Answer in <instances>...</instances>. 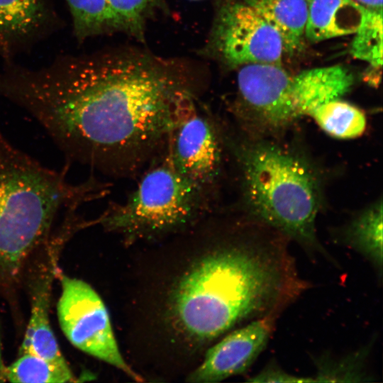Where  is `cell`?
Wrapping results in <instances>:
<instances>
[{"label":"cell","mask_w":383,"mask_h":383,"mask_svg":"<svg viewBox=\"0 0 383 383\" xmlns=\"http://www.w3.org/2000/svg\"><path fill=\"white\" fill-rule=\"evenodd\" d=\"M3 360H2V352H1V337H0V372L4 367Z\"/></svg>","instance_id":"24"},{"label":"cell","mask_w":383,"mask_h":383,"mask_svg":"<svg viewBox=\"0 0 383 383\" xmlns=\"http://www.w3.org/2000/svg\"><path fill=\"white\" fill-rule=\"evenodd\" d=\"M183 65L140 51L63 54L0 74V97L29 113L72 161L135 164L167 140L194 101Z\"/></svg>","instance_id":"1"},{"label":"cell","mask_w":383,"mask_h":383,"mask_svg":"<svg viewBox=\"0 0 383 383\" xmlns=\"http://www.w3.org/2000/svg\"><path fill=\"white\" fill-rule=\"evenodd\" d=\"M106 183H71L67 169L48 168L13 145L0 130V296L11 298L60 214L100 199Z\"/></svg>","instance_id":"3"},{"label":"cell","mask_w":383,"mask_h":383,"mask_svg":"<svg viewBox=\"0 0 383 383\" xmlns=\"http://www.w3.org/2000/svg\"><path fill=\"white\" fill-rule=\"evenodd\" d=\"M243 204L250 219L296 241L310 255L331 258L318 239L321 182L309 160L270 139L234 144Z\"/></svg>","instance_id":"4"},{"label":"cell","mask_w":383,"mask_h":383,"mask_svg":"<svg viewBox=\"0 0 383 383\" xmlns=\"http://www.w3.org/2000/svg\"><path fill=\"white\" fill-rule=\"evenodd\" d=\"M365 7L377 11H382V0H355Z\"/></svg>","instance_id":"23"},{"label":"cell","mask_w":383,"mask_h":383,"mask_svg":"<svg viewBox=\"0 0 383 383\" xmlns=\"http://www.w3.org/2000/svg\"><path fill=\"white\" fill-rule=\"evenodd\" d=\"M204 53L229 67L280 65L284 54L276 29L244 1H235L218 9Z\"/></svg>","instance_id":"6"},{"label":"cell","mask_w":383,"mask_h":383,"mask_svg":"<svg viewBox=\"0 0 383 383\" xmlns=\"http://www.w3.org/2000/svg\"><path fill=\"white\" fill-rule=\"evenodd\" d=\"M308 16L305 38L318 43L354 34L362 23L366 7L355 0H306Z\"/></svg>","instance_id":"13"},{"label":"cell","mask_w":383,"mask_h":383,"mask_svg":"<svg viewBox=\"0 0 383 383\" xmlns=\"http://www.w3.org/2000/svg\"><path fill=\"white\" fill-rule=\"evenodd\" d=\"M72 21V32L78 43L116 31L109 0H65Z\"/></svg>","instance_id":"17"},{"label":"cell","mask_w":383,"mask_h":383,"mask_svg":"<svg viewBox=\"0 0 383 383\" xmlns=\"http://www.w3.org/2000/svg\"><path fill=\"white\" fill-rule=\"evenodd\" d=\"M62 26L54 0H0L2 61L16 60Z\"/></svg>","instance_id":"11"},{"label":"cell","mask_w":383,"mask_h":383,"mask_svg":"<svg viewBox=\"0 0 383 383\" xmlns=\"http://www.w3.org/2000/svg\"><path fill=\"white\" fill-rule=\"evenodd\" d=\"M251 382H314L311 377H301L285 372L271 362L248 380Z\"/></svg>","instance_id":"22"},{"label":"cell","mask_w":383,"mask_h":383,"mask_svg":"<svg viewBox=\"0 0 383 383\" xmlns=\"http://www.w3.org/2000/svg\"><path fill=\"white\" fill-rule=\"evenodd\" d=\"M169 154L177 171L202 190L217 179L221 163L218 134L208 118L187 109L169 140Z\"/></svg>","instance_id":"9"},{"label":"cell","mask_w":383,"mask_h":383,"mask_svg":"<svg viewBox=\"0 0 383 383\" xmlns=\"http://www.w3.org/2000/svg\"><path fill=\"white\" fill-rule=\"evenodd\" d=\"M279 316L267 314L229 333L208 350L187 381L213 383L245 372L265 349Z\"/></svg>","instance_id":"10"},{"label":"cell","mask_w":383,"mask_h":383,"mask_svg":"<svg viewBox=\"0 0 383 383\" xmlns=\"http://www.w3.org/2000/svg\"><path fill=\"white\" fill-rule=\"evenodd\" d=\"M329 135L338 139H354L362 135L367 126L365 113L341 99L317 107L310 116Z\"/></svg>","instance_id":"16"},{"label":"cell","mask_w":383,"mask_h":383,"mask_svg":"<svg viewBox=\"0 0 383 383\" xmlns=\"http://www.w3.org/2000/svg\"><path fill=\"white\" fill-rule=\"evenodd\" d=\"M62 292L57 306L60 328L79 350L121 370L134 380L142 378L123 357L109 313L96 292L87 282L59 273Z\"/></svg>","instance_id":"7"},{"label":"cell","mask_w":383,"mask_h":383,"mask_svg":"<svg viewBox=\"0 0 383 383\" xmlns=\"http://www.w3.org/2000/svg\"><path fill=\"white\" fill-rule=\"evenodd\" d=\"M289 241L251 219L216 239L171 284L165 316L172 332L200 345L240 323L281 314L311 287Z\"/></svg>","instance_id":"2"},{"label":"cell","mask_w":383,"mask_h":383,"mask_svg":"<svg viewBox=\"0 0 383 383\" xmlns=\"http://www.w3.org/2000/svg\"><path fill=\"white\" fill-rule=\"evenodd\" d=\"M279 33L284 52L298 53L304 48L308 10L306 0H243Z\"/></svg>","instance_id":"14"},{"label":"cell","mask_w":383,"mask_h":383,"mask_svg":"<svg viewBox=\"0 0 383 383\" xmlns=\"http://www.w3.org/2000/svg\"><path fill=\"white\" fill-rule=\"evenodd\" d=\"M354 84L353 73L341 65L316 67L287 74L285 96L296 120L310 114L319 106L341 99Z\"/></svg>","instance_id":"12"},{"label":"cell","mask_w":383,"mask_h":383,"mask_svg":"<svg viewBox=\"0 0 383 383\" xmlns=\"http://www.w3.org/2000/svg\"><path fill=\"white\" fill-rule=\"evenodd\" d=\"M203 194L177 171L168 152L164 162L143 175L126 201L111 205L94 223L127 239L167 233L197 217Z\"/></svg>","instance_id":"5"},{"label":"cell","mask_w":383,"mask_h":383,"mask_svg":"<svg viewBox=\"0 0 383 383\" xmlns=\"http://www.w3.org/2000/svg\"><path fill=\"white\" fill-rule=\"evenodd\" d=\"M0 381L24 383H62L77 381L71 370L61 368L46 359L23 353L9 366H4Z\"/></svg>","instance_id":"18"},{"label":"cell","mask_w":383,"mask_h":383,"mask_svg":"<svg viewBox=\"0 0 383 383\" xmlns=\"http://www.w3.org/2000/svg\"><path fill=\"white\" fill-rule=\"evenodd\" d=\"M354 35L350 54L367 62L373 70L380 72L382 65V11L366 8L362 23Z\"/></svg>","instance_id":"20"},{"label":"cell","mask_w":383,"mask_h":383,"mask_svg":"<svg viewBox=\"0 0 383 383\" xmlns=\"http://www.w3.org/2000/svg\"><path fill=\"white\" fill-rule=\"evenodd\" d=\"M369 346L347 355L332 357L323 355L316 357V374L311 377L315 382H367L370 377L365 370Z\"/></svg>","instance_id":"19"},{"label":"cell","mask_w":383,"mask_h":383,"mask_svg":"<svg viewBox=\"0 0 383 383\" xmlns=\"http://www.w3.org/2000/svg\"><path fill=\"white\" fill-rule=\"evenodd\" d=\"M78 231L79 226L74 217L63 216L49 240L33 257L24 279L30 297V314L19 355L33 353L65 370L70 368L51 328L49 311L52 283L60 272L57 265L60 252Z\"/></svg>","instance_id":"8"},{"label":"cell","mask_w":383,"mask_h":383,"mask_svg":"<svg viewBox=\"0 0 383 383\" xmlns=\"http://www.w3.org/2000/svg\"><path fill=\"white\" fill-rule=\"evenodd\" d=\"M116 31L143 40L148 20L164 9L162 0H109Z\"/></svg>","instance_id":"21"},{"label":"cell","mask_w":383,"mask_h":383,"mask_svg":"<svg viewBox=\"0 0 383 383\" xmlns=\"http://www.w3.org/2000/svg\"><path fill=\"white\" fill-rule=\"evenodd\" d=\"M343 240L382 274V201L379 199L357 213L343 231Z\"/></svg>","instance_id":"15"}]
</instances>
